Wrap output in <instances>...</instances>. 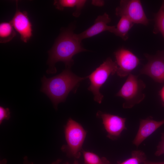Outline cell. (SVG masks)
I'll list each match as a JSON object with an SVG mask.
<instances>
[{
    "instance_id": "cell-7",
    "label": "cell",
    "mask_w": 164,
    "mask_h": 164,
    "mask_svg": "<svg viewBox=\"0 0 164 164\" xmlns=\"http://www.w3.org/2000/svg\"><path fill=\"white\" fill-rule=\"evenodd\" d=\"M114 54L115 63L118 66L116 73L120 77L128 75L139 63V60L137 57L127 49H120Z\"/></svg>"
},
{
    "instance_id": "cell-10",
    "label": "cell",
    "mask_w": 164,
    "mask_h": 164,
    "mask_svg": "<svg viewBox=\"0 0 164 164\" xmlns=\"http://www.w3.org/2000/svg\"><path fill=\"white\" fill-rule=\"evenodd\" d=\"M16 12L10 21L13 28L19 33L22 40L27 43L32 36V26L26 11L19 10L17 7Z\"/></svg>"
},
{
    "instance_id": "cell-5",
    "label": "cell",
    "mask_w": 164,
    "mask_h": 164,
    "mask_svg": "<svg viewBox=\"0 0 164 164\" xmlns=\"http://www.w3.org/2000/svg\"><path fill=\"white\" fill-rule=\"evenodd\" d=\"M118 66L110 58H108L99 67L88 76L91 84L88 90L92 92L95 101L101 104L104 96L100 90L109 76L116 72Z\"/></svg>"
},
{
    "instance_id": "cell-14",
    "label": "cell",
    "mask_w": 164,
    "mask_h": 164,
    "mask_svg": "<svg viewBox=\"0 0 164 164\" xmlns=\"http://www.w3.org/2000/svg\"><path fill=\"white\" fill-rule=\"evenodd\" d=\"M134 23L125 16H121L113 32L116 36L121 38L124 40L128 37V32Z\"/></svg>"
},
{
    "instance_id": "cell-8",
    "label": "cell",
    "mask_w": 164,
    "mask_h": 164,
    "mask_svg": "<svg viewBox=\"0 0 164 164\" xmlns=\"http://www.w3.org/2000/svg\"><path fill=\"white\" fill-rule=\"evenodd\" d=\"M97 116L101 118L104 127L107 133V137L115 140L120 136L122 132L126 129V118L119 116L98 111Z\"/></svg>"
},
{
    "instance_id": "cell-9",
    "label": "cell",
    "mask_w": 164,
    "mask_h": 164,
    "mask_svg": "<svg viewBox=\"0 0 164 164\" xmlns=\"http://www.w3.org/2000/svg\"><path fill=\"white\" fill-rule=\"evenodd\" d=\"M148 62L141 70L140 73L149 76L155 81L164 83V55L162 53L155 56L145 54Z\"/></svg>"
},
{
    "instance_id": "cell-22",
    "label": "cell",
    "mask_w": 164,
    "mask_h": 164,
    "mask_svg": "<svg viewBox=\"0 0 164 164\" xmlns=\"http://www.w3.org/2000/svg\"><path fill=\"white\" fill-rule=\"evenodd\" d=\"M143 164H164V161L160 162H154L148 161L145 160Z\"/></svg>"
},
{
    "instance_id": "cell-1",
    "label": "cell",
    "mask_w": 164,
    "mask_h": 164,
    "mask_svg": "<svg viewBox=\"0 0 164 164\" xmlns=\"http://www.w3.org/2000/svg\"><path fill=\"white\" fill-rule=\"evenodd\" d=\"M81 42L77 34L74 33L71 29H68L63 32L49 52L47 63L49 67L47 73H55L56 70L55 64L59 61L63 62L66 67L70 68L74 63L73 56L87 51L82 47Z\"/></svg>"
},
{
    "instance_id": "cell-23",
    "label": "cell",
    "mask_w": 164,
    "mask_h": 164,
    "mask_svg": "<svg viewBox=\"0 0 164 164\" xmlns=\"http://www.w3.org/2000/svg\"><path fill=\"white\" fill-rule=\"evenodd\" d=\"M93 3L97 6H102L104 4V2L102 1H94Z\"/></svg>"
},
{
    "instance_id": "cell-13",
    "label": "cell",
    "mask_w": 164,
    "mask_h": 164,
    "mask_svg": "<svg viewBox=\"0 0 164 164\" xmlns=\"http://www.w3.org/2000/svg\"><path fill=\"white\" fill-rule=\"evenodd\" d=\"M86 2V0H57L54 1L53 4L57 9L61 10L65 8L75 7L76 10L73 15L78 17Z\"/></svg>"
},
{
    "instance_id": "cell-24",
    "label": "cell",
    "mask_w": 164,
    "mask_h": 164,
    "mask_svg": "<svg viewBox=\"0 0 164 164\" xmlns=\"http://www.w3.org/2000/svg\"><path fill=\"white\" fill-rule=\"evenodd\" d=\"M60 160L58 159L52 163V164H58L60 162Z\"/></svg>"
},
{
    "instance_id": "cell-25",
    "label": "cell",
    "mask_w": 164,
    "mask_h": 164,
    "mask_svg": "<svg viewBox=\"0 0 164 164\" xmlns=\"http://www.w3.org/2000/svg\"><path fill=\"white\" fill-rule=\"evenodd\" d=\"M64 164H69L68 162H66L64 163ZM73 164H79V163H78V162L77 161L75 160L74 161V162Z\"/></svg>"
},
{
    "instance_id": "cell-12",
    "label": "cell",
    "mask_w": 164,
    "mask_h": 164,
    "mask_svg": "<svg viewBox=\"0 0 164 164\" xmlns=\"http://www.w3.org/2000/svg\"><path fill=\"white\" fill-rule=\"evenodd\" d=\"M164 124V119L157 121L150 119H141L133 144L138 146L145 139Z\"/></svg>"
},
{
    "instance_id": "cell-20",
    "label": "cell",
    "mask_w": 164,
    "mask_h": 164,
    "mask_svg": "<svg viewBox=\"0 0 164 164\" xmlns=\"http://www.w3.org/2000/svg\"><path fill=\"white\" fill-rule=\"evenodd\" d=\"M161 140L159 143L157 147V149L155 153V155L159 156L164 154V132L162 134Z\"/></svg>"
},
{
    "instance_id": "cell-16",
    "label": "cell",
    "mask_w": 164,
    "mask_h": 164,
    "mask_svg": "<svg viewBox=\"0 0 164 164\" xmlns=\"http://www.w3.org/2000/svg\"><path fill=\"white\" fill-rule=\"evenodd\" d=\"M84 160V164H110L109 161L105 157H100L97 155L88 151L82 150Z\"/></svg>"
},
{
    "instance_id": "cell-6",
    "label": "cell",
    "mask_w": 164,
    "mask_h": 164,
    "mask_svg": "<svg viewBox=\"0 0 164 164\" xmlns=\"http://www.w3.org/2000/svg\"><path fill=\"white\" fill-rule=\"evenodd\" d=\"M115 13L117 16L127 17L134 23L146 26L149 23L140 0L121 1L116 9Z\"/></svg>"
},
{
    "instance_id": "cell-4",
    "label": "cell",
    "mask_w": 164,
    "mask_h": 164,
    "mask_svg": "<svg viewBox=\"0 0 164 164\" xmlns=\"http://www.w3.org/2000/svg\"><path fill=\"white\" fill-rule=\"evenodd\" d=\"M145 87V83L137 76L130 73L116 96L124 99L123 108H131L144 100L145 95L143 91Z\"/></svg>"
},
{
    "instance_id": "cell-2",
    "label": "cell",
    "mask_w": 164,
    "mask_h": 164,
    "mask_svg": "<svg viewBox=\"0 0 164 164\" xmlns=\"http://www.w3.org/2000/svg\"><path fill=\"white\" fill-rule=\"evenodd\" d=\"M87 78L88 76L79 77L67 68L60 74L50 78L44 76L41 80V91L47 95L57 109L58 104L65 101L69 93L76 91L79 83Z\"/></svg>"
},
{
    "instance_id": "cell-21",
    "label": "cell",
    "mask_w": 164,
    "mask_h": 164,
    "mask_svg": "<svg viewBox=\"0 0 164 164\" xmlns=\"http://www.w3.org/2000/svg\"><path fill=\"white\" fill-rule=\"evenodd\" d=\"M159 94L163 104H164V86L161 89L159 92Z\"/></svg>"
},
{
    "instance_id": "cell-19",
    "label": "cell",
    "mask_w": 164,
    "mask_h": 164,
    "mask_svg": "<svg viewBox=\"0 0 164 164\" xmlns=\"http://www.w3.org/2000/svg\"><path fill=\"white\" fill-rule=\"evenodd\" d=\"M10 110L9 108H5L0 107V123L1 124L5 119L9 120L10 117Z\"/></svg>"
},
{
    "instance_id": "cell-17",
    "label": "cell",
    "mask_w": 164,
    "mask_h": 164,
    "mask_svg": "<svg viewBox=\"0 0 164 164\" xmlns=\"http://www.w3.org/2000/svg\"><path fill=\"white\" fill-rule=\"evenodd\" d=\"M155 25L154 32H160L164 39V1L155 18Z\"/></svg>"
},
{
    "instance_id": "cell-18",
    "label": "cell",
    "mask_w": 164,
    "mask_h": 164,
    "mask_svg": "<svg viewBox=\"0 0 164 164\" xmlns=\"http://www.w3.org/2000/svg\"><path fill=\"white\" fill-rule=\"evenodd\" d=\"M146 160L145 153L141 150H135L132 152V156L120 164H143Z\"/></svg>"
},
{
    "instance_id": "cell-11",
    "label": "cell",
    "mask_w": 164,
    "mask_h": 164,
    "mask_svg": "<svg viewBox=\"0 0 164 164\" xmlns=\"http://www.w3.org/2000/svg\"><path fill=\"white\" fill-rule=\"evenodd\" d=\"M111 21L110 18L106 13L99 15L92 26L82 32L77 34V36L82 41L84 39L92 37L105 31L113 33L116 26H108V24Z\"/></svg>"
},
{
    "instance_id": "cell-15",
    "label": "cell",
    "mask_w": 164,
    "mask_h": 164,
    "mask_svg": "<svg viewBox=\"0 0 164 164\" xmlns=\"http://www.w3.org/2000/svg\"><path fill=\"white\" fill-rule=\"evenodd\" d=\"M13 26L10 22H3L0 24V42L5 43L11 41L16 36Z\"/></svg>"
},
{
    "instance_id": "cell-3",
    "label": "cell",
    "mask_w": 164,
    "mask_h": 164,
    "mask_svg": "<svg viewBox=\"0 0 164 164\" xmlns=\"http://www.w3.org/2000/svg\"><path fill=\"white\" fill-rule=\"evenodd\" d=\"M64 131L67 145L62 147V150L70 156L79 158L86 135V131L80 124L70 118L67 121Z\"/></svg>"
}]
</instances>
